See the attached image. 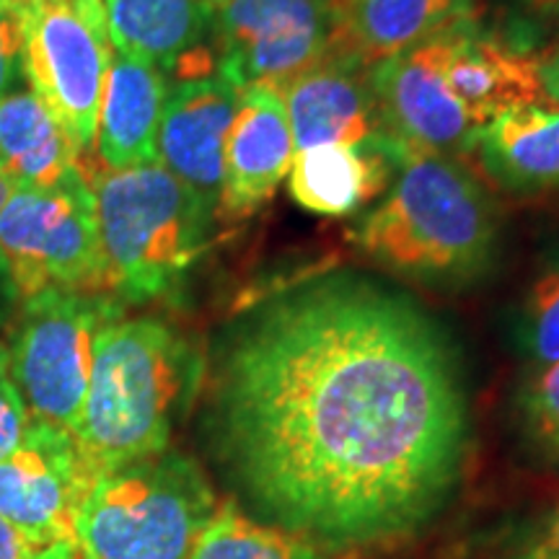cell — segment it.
<instances>
[{"mask_svg":"<svg viewBox=\"0 0 559 559\" xmlns=\"http://www.w3.org/2000/svg\"><path fill=\"white\" fill-rule=\"evenodd\" d=\"M445 81L477 132L515 109L555 104L544 88L542 60L481 34L472 21L453 26Z\"/></svg>","mask_w":559,"mask_h":559,"instance_id":"15","label":"cell"},{"mask_svg":"<svg viewBox=\"0 0 559 559\" xmlns=\"http://www.w3.org/2000/svg\"><path fill=\"white\" fill-rule=\"evenodd\" d=\"M5 358L32 419L79 432L86 404L94 337L122 304L107 293L41 290L21 298Z\"/></svg>","mask_w":559,"mask_h":559,"instance_id":"6","label":"cell"},{"mask_svg":"<svg viewBox=\"0 0 559 559\" xmlns=\"http://www.w3.org/2000/svg\"><path fill=\"white\" fill-rule=\"evenodd\" d=\"M166 94L169 88L156 66L111 55L96 128V148L109 171L160 164L158 130Z\"/></svg>","mask_w":559,"mask_h":559,"instance_id":"17","label":"cell"},{"mask_svg":"<svg viewBox=\"0 0 559 559\" xmlns=\"http://www.w3.org/2000/svg\"><path fill=\"white\" fill-rule=\"evenodd\" d=\"M379 267L432 285H459L492 264L498 218L464 166L438 153H409L389 198L355 230Z\"/></svg>","mask_w":559,"mask_h":559,"instance_id":"3","label":"cell"},{"mask_svg":"<svg viewBox=\"0 0 559 559\" xmlns=\"http://www.w3.org/2000/svg\"><path fill=\"white\" fill-rule=\"evenodd\" d=\"M26 0H0V99L24 75Z\"/></svg>","mask_w":559,"mask_h":559,"instance_id":"24","label":"cell"},{"mask_svg":"<svg viewBox=\"0 0 559 559\" xmlns=\"http://www.w3.org/2000/svg\"><path fill=\"white\" fill-rule=\"evenodd\" d=\"M412 151L391 135L362 145H317L298 151L288 171L290 198L319 215H347L373 200Z\"/></svg>","mask_w":559,"mask_h":559,"instance_id":"16","label":"cell"},{"mask_svg":"<svg viewBox=\"0 0 559 559\" xmlns=\"http://www.w3.org/2000/svg\"><path fill=\"white\" fill-rule=\"evenodd\" d=\"M200 376L198 349L166 321L120 313L104 321L75 432L91 477L164 453Z\"/></svg>","mask_w":559,"mask_h":559,"instance_id":"2","label":"cell"},{"mask_svg":"<svg viewBox=\"0 0 559 559\" xmlns=\"http://www.w3.org/2000/svg\"><path fill=\"white\" fill-rule=\"evenodd\" d=\"M26 559H81V555L73 539H62V542L50 544V547L45 549H34Z\"/></svg>","mask_w":559,"mask_h":559,"instance_id":"29","label":"cell"},{"mask_svg":"<svg viewBox=\"0 0 559 559\" xmlns=\"http://www.w3.org/2000/svg\"><path fill=\"white\" fill-rule=\"evenodd\" d=\"M451 32L453 26L396 58L370 66L383 124L412 153L449 156L474 148L479 138L445 81Z\"/></svg>","mask_w":559,"mask_h":559,"instance_id":"11","label":"cell"},{"mask_svg":"<svg viewBox=\"0 0 559 559\" xmlns=\"http://www.w3.org/2000/svg\"><path fill=\"white\" fill-rule=\"evenodd\" d=\"M115 52L156 66L160 73L185 70L200 79L194 60L213 29V5L205 0H104Z\"/></svg>","mask_w":559,"mask_h":559,"instance_id":"18","label":"cell"},{"mask_svg":"<svg viewBox=\"0 0 559 559\" xmlns=\"http://www.w3.org/2000/svg\"><path fill=\"white\" fill-rule=\"evenodd\" d=\"M340 50L376 66L474 19L472 0H334Z\"/></svg>","mask_w":559,"mask_h":559,"instance_id":"19","label":"cell"},{"mask_svg":"<svg viewBox=\"0 0 559 559\" xmlns=\"http://www.w3.org/2000/svg\"><path fill=\"white\" fill-rule=\"evenodd\" d=\"M32 551L24 536L9 521L0 519V559H26Z\"/></svg>","mask_w":559,"mask_h":559,"instance_id":"28","label":"cell"},{"mask_svg":"<svg viewBox=\"0 0 559 559\" xmlns=\"http://www.w3.org/2000/svg\"><path fill=\"white\" fill-rule=\"evenodd\" d=\"M32 417L11 379L9 358H5V347L0 342V459L16 449Z\"/></svg>","mask_w":559,"mask_h":559,"instance_id":"26","label":"cell"},{"mask_svg":"<svg viewBox=\"0 0 559 559\" xmlns=\"http://www.w3.org/2000/svg\"><path fill=\"white\" fill-rule=\"evenodd\" d=\"M542 79H544V88H547L549 99L559 107V70L547 66V62L542 60Z\"/></svg>","mask_w":559,"mask_h":559,"instance_id":"31","label":"cell"},{"mask_svg":"<svg viewBox=\"0 0 559 559\" xmlns=\"http://www.w3.org/2000/svg\"><path fill=\"white\" fill-rule=\"evenodd\" d=\"M73 140L32 91L0 99V174L16 190H50L79 169Z\"/></svg>","mask_w":559,"mask_h":559,"instance_id":"21","label":"cell"},{"mask_svg":"<svg viewBox=\"0 0 559 559\" xmlns=\"http://www.w3.org/2000/svg\"><path fill=\"white\" fill-rule=\"evenodd\" d=\"M215 510L200 466L164 451L91 479L73 542L81 559H187Z\"/></svg>","mask_w":559,"mask_h":559,"instance_id":"5","label":"cell"},{"mask_svg":"<svg viewBox=\"0 0 559 559\" xmlns=\"http://www.w3.org/2000/svg\"><path fill=\"white\" fill-rule=\"evenodd\" d=\"M187 559H324L304 536L249 521L234 502H223Z\"/></svg>","mask_w":559,"mask_h":559,"instance_id":"22","label":"cell"},{"mask_svg":"<svg viewBox=\"0 0 559 559\" xmlns=\"http://www.w3.org/2000/svg\"><path fill=\"white\" fill-rule=\"evenodd\" d=\"M94 192L107 290L145 304L177 288L207 249L215 202L164 164L102 174Z\"/></svg>","mask_w":559,"mask_h":559,"instance_id":"4","label":"cell"},{"mask_svg":"<svg viewBox=\"0 0 559 559\" xmlns=\"http://www.w3.org/2000/svg\"><path fill=\"white\" fill-rule=\"evenodd\" d=\"M0 264L19 300L107 290L96 192L81 166L50 190H16L0 213Z\"/></svg>","mask_w":559,"mask_h":559,"instance_id":"7","label":"cell"},{"mask_svg":"<svg viewBox=\"0 0 559 559\" xmlns=\"http://www.w3.org/2000/svg\"><path fill=\"white\" fill-rule=\"evenodd\" d=\"M11 300H19L16 290H13V285H11L9 275H5L3 264H0V309H3L5 304H11Z\"/></svg>","mask_w":559,"mask_h":559,"instance_id":"32","label":"cell"},{"mask_svg":"<svg viewBox=\"0 0 559 559\" xmlns=\"http://www.w3.org/2000/svg\"><path fill=\"white\" fill-rule=\"evenodd\" d=\"M528 340L542 362H559V264L534 283L528 298Z\"/></svg>","mask_w":559,"mask_h":559,"instance_id":"23","label":"cell"},{"mask_svg":"<svg viewBox=\"0 0 559 559\" xmlns=\"http://www.w3.org/2000/svg\"><path fill=\"white\" fill-rule=\"evenodd\" d=\"M91 479L75 438L32 419L16 449L0 459V519L32 549L73 539L75 510Z\"/></svg>","mask_w":559,"mask_h":559,"instance_id":"10","label":"cell"},{"mask_svg":"<svg viewBox=\"0 0 559 559\" xmlns=\"http://www.w3.org/2000/svg\"><path fill=\"white\" fill-rule=\"evenodd\" d=\"M528 415L544 443L559 451V362H551L531 386Z\"/></svg>","mask_w":559,"mask_h":559,"instance_id":"25","label":"cell"},{"mask_svg":"<svg viewBox=\"0 0 559 559\" xmlns=\"http://www.w3.org/2000/svg\"><path fill=\"white\" fill-rule=\"evenodd\" d=\"M474 148L502 190L559 192V107H526L498 117L479 132Z\"/></svg>","mask_w":559,"mask_h":559,"instance_id":"20","label":"cell"},{"mask_svg":"<svg viewBox=\"0 0 559 559\" xmlns=\"http://www.w3.org/2000/svg\"><path fill=\"white\" fill-rule=\"evenodd\" d=\"M13 194H16V185H13L11 179H5L3 174H0V213H3V207L9 205Z\"/></svg>","mask_w":559,"mask_h":559,"instance_id":"33","label":"cell"},{"mask_svg":"<svg viewBox=\"0 0 559 559\" xmlns=\"http://www.w3.org/2000/svg\"><path fill=\"white\" fill-rule=\"evenodd\" d=\"M241 88L223 75L181 79L166 94L158 130L160 164L218 207L223 148Z\"/></svg>","mask_w":559,"mask_h":559,"instance_id":"14","label":"cell"},{"mask_svg":"<svg viewBox=\"0 0 559 559\" xmlns=\"http://www.w3.org/2000/svg\"><path fill=\"white\" fill-rule=\"evenodd\" d=\"M523 3H526V11L534 13V16L559 24V0H523Z\"/></svg>","mask_w":559,"mask_h":559,"instance_id":"30","label":"cell"},{"mask_svg":"<svg viewBox=\"0 0 559 559\" xmlns=\"http://www.w3.org/2000/svg\"><path fill=\"white\" fill-rule=\"evenodd\" d=\"M111 50L104 0H26L24 75L79 153L96 145Z\"/></svg>","mask_w":559,"mask_h":559,"instance_id":"8","label":"cell"},{"mask_svg":"<svg viewBox=\"0 0 559 559\" xmlns=\"http://www.w3.org/2000/svg\"><path fill=\"white\" fill-rule=\"evenodd\" d=\"M293 132L280 88L254 83L241 88L239 107L223 148V185L218 215L241 221L254 215L293 164Z\"/></svg>","mask_w":559,"mask_h":559,"instance_id":"12","label":"cell"},{"mask_svg":"<svg viewBox=\"0 0 559 559\" xmlns=\"http://www.w3.org/2000/svg\"><path fill=\"white\" fill-rule=\"evenodd\" d=\"M544 62H547V66H551V68H557V70H559V45L555 47V52H551L549 58L544 60Z\"/></svg>","mask_w":559,"mask_h":559,"instance_id":"34","label":"cell"},{"mask_svg":"<svg viewBox=\"0 0 559 559\" xmlns=\"http://www.w3.org/2000/svg\"><path fill=\"white\" fill-rule=\"evenodd\" d=\"M510 559H559V506L551 515L547 528L536 542H531L521 555L510 557Z\"/></svg>","mask_w":559,"mask_h":559,"instance_id":"27","label":"cell"},{"mask_svg":"<svg viewBox=\"0 0 559 559\" xmlns=\"http://www.w3.org/2000/svg\"><path fill=\"white\" fill-rule=\"evenodd\" d=\"M215 409L243 487L293 534L332 547L407 534L464 456L449 347L368 280H317L257 311L223 358Z\"/></svg>","mask_w":559,"mask_h":559,"instance_id":"1","label":"cell"},{"mask_svg":"<svg viewBox=\"0 0 559 559\" xmlns=\"http://www.w3.org/2000/svg\"><path fill=\"white\" fill-rule=\"evenodd\" d=\"M293 143L298 151L317 145H362L389 135L376 99L370 66L347 52H334L280 88Z\"/></svg>","mask_w":559,"mask_h":559,"instance_id":"13","label":"cell"},{"mask_svg":"<svg viewBox=\"0 0 559 559\" xmlns=\"http://www.w3.org/2000/svg\"><path fill=\"white\" fill-rule=\"evenodd\" d=\"M205 3H207V5H213V9H218V5L223 3V0H205Z\"/></svg>","mask_w":559,"mask_h":559,"instance_id":"35","label":"cell"},{"mask_svg":"<svg viewBox=\"0 0 559 559\" xmlns=\"http://www.w3.org/2000/svg\"><path fill=\"white\" fill-rule=\"evenodd\" d=\"M218 75L283 88L340 50L334 0H223L213 13Z\"/></svg>","mask_w":559,"mask_h":559,"instance_id":"9","label":"cell"}]
</instances>
